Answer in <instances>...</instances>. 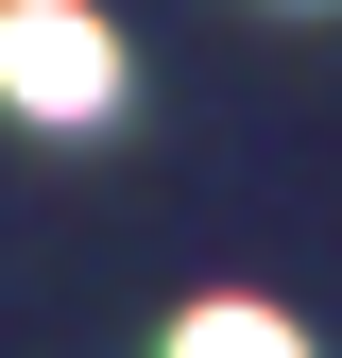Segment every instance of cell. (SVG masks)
Wrapping results in <instances>:
<instances>
[{
	"mask_svg": "<svg viewBox=\"0 0 342 358\" xmlns=\"http://www.w3.org/2000/svg\"><path fill=\"white\" fill-rule=\"evenodd\" d=\"M0 103L86 137V120H120V34L86 17V0H0Z\"/></svg>",
	"mask_w": 342,
	"mask_h": 358,
	"instance_id": "obj_1",
	"label": "cell"
},
{
	"mask_svg": "<svg viewBox=\"0 0 342 358\" xmlns=\"http://www.w3.org/2000/svg\"><path fill=\"white\" fill-rule=\"evenodd\" d=\"M171 358H308V324H291V307H189Z\"/></svg>",
	"mask_w": 342,
	"mask_h": 358,
	"instance_id": "obj_2",
	"label": "cell"
}]
</instances>
